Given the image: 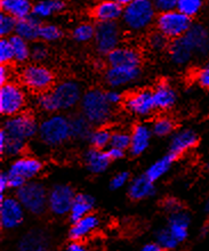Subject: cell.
Here are the masks:
<instances>
[{"label": "cell", "mask_w": 209, "mask_h": 251, "mask_svg": "<svg viewBox=\"0 0 209 251\" xmlns=\"http://www.w3.org/2000/svg\"><path fill=\"white\" fill-rule=\"evenodd\" d=\"M80 110L82 116L97 127L109 124L113 117V105L109 103L105 93L100 89H90L82 94Z\"/></svg>", "instance_id": "cell-1"}, {"label": "cell", "mask_w": 209, "mask_h": 251, "mask_svg": "<svg viewBox=\"0 0 209 251\" xmlns=\"http://www.w3.org/2000/svg\"><path fill=\"white\" fill-rule=\"evenodd\" d=\"M37 136L47 148L62 146L71 138L70 118L63 114H51L39 124Z\"/></svg>", "instance_id": "cell-2"}, {"label": "cell", "mask_w": 209, "mask_h": 251, "mask_svg": "<svg viewBox=\"0 0 209 251\" xmlns=\"http://www.w3.org/2000/svg\"><path fill=\"white\" fill-rule=\"evenodd\" d=\"M156 7L152 0H133L124 8L123 21L131 32L139 33L148 30L156 19Z\"/></svg>", "instance_id": "cell-3"}, {"label": "cell", "mask_w": 209, "mask_h": 251, "mask_svg": "<svg viewBox=\"0 0 209 251\" xmlns=\"http://www.w3.org/2000/svg\"><path fill=\"white\" fill-rule=\"evenodd\" d=\"M16 198L31 215L40 216L48 209V191L39 182L27 180L16 191Z\"/></svg>", "instance_id": "cell-4"}, {"label": "cell", "mask_w": 209, "mask_h": 251, "mask_svg": "<svg viewBox=\"0 0 209 251\" xmlns=\"http://www.w3.org/2000/svg\"><path fill=\"white\" fill-rule=\"evenodd\" d=\"M192 17L185 15L179 9L160 13L156 19L157 29L168 39L183 37L192 26Z\"/></svg>", "instance_id": "cell-5"}, {"label": "cell", "mask_w": 209, "mask_h": 251, "mask_svg": "<svg viewBox=\"0 0 209 251\" xmlns=\"http://www.w3.org/2000/svg\"><path fill=\"white\" fill-rule=\"evenodd\" d=\"M21 81L23 86L34 93H44L52 89L55 75L51 69L41 64H30L21 72Z\"/></svg>", "instance_id": "cell-6"}, {"label": "cell", "mask_w": 209, "mask_h": 251, "mask_svg": "<svg viewBox=\"0 0 209 251\" xmlns=\"http://www.w3.org/2000/svg\"><path fill=\"white\" fill-rule=\"evenodd\" d=\"M26 105V95L20 85L7 82L0 86V113L7 118L23 112Z\"/></svg>", "instance_id": "cell-7"}, {"label": "cell", "mask_w": 209, "mask_h": 251, "mask_svg": "<svg viewBox=\"0 0 209 251\" xmlns=\"http://www.w3.org/2000/svg\"><path fill=\"white\" fill-rule=\"evenodd\" d=\"M121 29L117 22H99L95 30V48L101 55L110 54L120 46Z\"/></svg>", "instance_id": "cell-8"}, {"label": "cell", "mask_w": 209, "mask_h": 251, "mask_svg": "<svg viewBox=\"0 0 209 251\" xmlns=\"http://www.w3.org/2000/svg\"><path fill=\"white\" fill-rule=\"evenodd\" d=\"M2 129L8 136L23 139V141H29L38 134L39 125L32 114L21 112L16 116L9 117L3 123Z\"/></svg>", "instance_id": "cell-9"}, {"label": "cell", "mask_w": 209, "mask_h": 251, "mask_svg": "<svg viewBox=\"0 0 209 251\" xmlns=\"http://www.w3.org/2000/svg\"><path fill=\"white\" fill-rule=\"evenodd\" d=\"M52 95L54 97L55 105L58 111H69L80 104L82 94L81 87L78 82L73 80H64L58 82L51 89Z\"/></svg>", "instance_id": "cell-10"}, {"label": "cell", "mask_w": 209, "mask_h": 251, "mask_svg": "<svg viewBox=\"0 0 209 251\" xmlns=\"http://www.w3.org/2000/svg\"><path fill=\"white\" fill-rule=\"evenodd\" d=\"M26 209L16 197L0 199V226L5 231H13L23 224Z\"/></svg>", "instance_id": "cell-11"}, {"label": "cell", "mask_w": 209, "mask_h": 251, "mask_svg": "<svg viewBox=\"0 0 209 251\" xmlns=\"http://www.w3.org/2000/svg\"><path fill=\"white\" fill-rule=\"evenodd\" d=\"M75 197L76 193L71 186L57 184L48 192V210L58 217L69 215Z\"/></svg>", "instance_id": "cell-12"}, {"label": "cell", "mask_w": 209, "mask_h": 251, "mask_svg": "<svg viewBox=\"0 0 209 251\" xmlns=\"http://www.w3.org/2000/svg\"><path fill=\"white\" fill-rule=\"evenodd\" d=\"M124 105L128 112L139 118L150 117L155 112L156 104L151 90H137L125 97Z\"/></svg>", "instance_id": "cell-13"}, {"label": "cell", "mask_w": 209, "mask_h": 251, "mask_svg": "<svg viewBox=\"0 0 209 251\" xmlns=\"http://www.w3.org/2000/svg\"><path fill=\"white\" fill-rule=\"evenodd\" d=\"M141 75L139 66H109L105 71V82L112 88H120L136 81Z\"/></svg>", "instance_id": "cell-14"}, {"label": "cell", "mask_w": 209, "mask_h": 251, "mask_svg": "<svg viewBox=\"0 0 209 251\" xmlns=\"http://www.w3.org/2000/svg\"><path fill=\"white\" fill-rule=\"evenodd\" d=\"M183 37L193 50L194 56L205 57L209 54V31L204 25L192 24Z\"/></svg>", "instance_id": "cell-15"}, {"label": "cell", "mask_w": 209, "mask_h": 251, "mask_svg": "<svg viewBox=\"0 0 209 251\" xmlns=\"http://www.w3.org/2000/svg\"><path fill=\"white\" fill-rule=\"evenodd\" d=\"M44 170V165L39 159L31 155H21L14 160L10 165L9 172L22 176L26 180H31L40 175Z\"/></svg>", "instance_id": "cell-16"}, {"label": "cell", "mask_w": 209, "mask_h": 251, "mask_svg": "<svg viewBox=\"0 0 209 251\" xmlns=\"http://www.w3.org/2000/svg\"><path fill=\"white\" fill-rule=\"evenodd\" d=\"M198 141H199V137L196 131L192 129H182V130L175 132L170 139L169 153L179 158L184 153L196 148Z\"/></svg>", "instance_id": "cell-17"}, {"label": "cell", "mask_w": 209, "mask_h": 251, "mask_svg": "<svg viewBox=\"0 0 209 251\" xmlns=\"http://www.w3.org/2000/svg\"><path fill=\"white\" fill-rule=\"evenodd\" d=\"M109 66H139L142 57L136 48L119 46L106 55Z\"/></svg>", "instance_id": "cell-18"}, {"label": "cell", "mask_w": 209, "mask_h": 251, "mask_svg": "<svg viewBox=\"0 0 209 251\" xmlns=\"http://www.w3.org/2000/svg\"><path fill=\"white\" fill-rule=\"evenodd\" d=\"M124 7L116 0H104L97 3L92 10V16L97 22H116L123 17Z\"/></svg>", "instance_id": "cell-19"}, {"label": "cell", "mask_w": 209, "mask_h": 251, "mask_svg": "<svg viewBox=\"0 0 209 251\" xmlns=\"http://www.w3.org/2000/svg\"><path fill=\"white\" fill-rule=\"evenodd\" d=\"M152 129L146 125H136L131 131V155L138 156L144 153L151 143Z\"/></svg>", "instance_id": "cell-20"}, {"label": "cell", "mask_w": 209, "mask_h": 251, "mask_svg": "<svg viewBox=\"0 0 209 251\" xmlns=\"http://www.w3.org/2000/svg\"><path fill=\"white\" fill-rule=\"evenodd\" d=\"M100 226V219L96 215L90 212L89 215L85 216L79 221L73 222L71 228L69 231V236L71 240H79L82 241L83 239L93 234Z\"/></svg>", "instance_id": "cell-21"}, {"label": "cell", "mask_w": 209, "mask_h": 251, "mask_svg": "<svg viewBox=\"0 0 209 251\" xmlns=\"http://www.w3.org/2000/svg\"><path fill=\"white\" fill-rule=\"evenodd\" d=\"M153 100H155L156 109L158 111H168L175 105L177 95L172 86L168 82L161 81L152 90Z\"/></svg>", "instance_id": "cell-22"}, {"label": "cell", "mask_w": 209, "mask_h": 251, "mask_svg": "<svg viewBox=\"0 0 209 251\" xmlns=\"http://www.w3.org/2000/svg\"><path fill=\"white\" fill-rule=\"evenodd\" d=\"M191 217L186 211L182 210L170 214L168 229L180 243H183L189 236Z\"/></svg>", "instance_id": "cell-23"}, {"label": "cell", "mask_w": 209, "mask_h": 251, "mask_svg": "<svg viewBox=\"0 0 209 251\" xmlns=\"http://www.w3.org/2000/svg\"><path fill=\"white\" fill-rule=\"evenodd\" d=\"M83 161H85V165L89 173L94 174V175H99L109 168L112 160L110 159L107 152L104 150L92 148L85 153Z\"/></svg>", "instance_id": "cell-24"}, {"label": "cell", "mask_w": 209, "mask_h": 251, "mask_svg": "<svg viewBox=\"0 0 209 251\" xmlns=\"http://www.w3.org/2000/svg\"><path fill=\"white\" fill-rule=\"evenodd\" d=\"M156 194L155 182H152L148 176L142 175L134 178L128 187V195L131 200L141 201L151 198Z\"/></svg>", "instance_id": "cell-25"}, {"label": "cell", "mask_w": 209, "mask_h": 251, "mask_svg": "<svg viewBox=\"0 0 209 251\" xmlns=\"http://www.w3.org/2000/svg\"><path fill=\"white\" fill-rule=\"evenodd\" d=\"M48 247H50V238L46 232L41 229H33L26 233L19 243V249L22 251H44Z\"/></svg>", "instance_id": "cell-26"}, {"label": "cell", "mask_w": 209, "mask_h": 251, "mask_svg": "<svg viewBox=\"0 0 209 251\" xmlns=\"http://www.w3.org/2000/svg\"><path fill=\"white\" fill-rule=\"evenodd\" d=\"M94 204H95V201H94L92 195L85 193L76 194L69 212L70 222H77L82 217H85V216L89 215L93 210Z\"/></svg>", "instance_id": "cell-27"}, {"label": "cell", "mask_w": 209, "mask_h": 251, "mask_svg": "<svg viewBox=\"0 0 209 251\" xmlns=\"http://www.w3.org/2000/svg\"><path fill=\"white\" fill-rule=\"evenodd\" d=\"M26 149V141L12 137L7 135V132L1 129L0 131V154L9 158H17L23 154Z\"/></svg>", "instance_id": "cell-28"}, {"label": "cell", "mask_w": 209, "mask_h": 251, "mask_svg": "<svg viewBox=\"0 0 209 251\" xmlns=\"http://www.w3.org/2000/svg\"><path fill=\"white\" fill-rule=\"evenodd\" d=\"M40 26L41 24L39 22V19L34 15H29L17 20L15 34L22 37L23 39L27 41H34L39 39Z\"/></svg>", "instance_id": "cell-29"}, {"label": "cell", "mask_w": 209, "mask_h": 251, "mask_svg": "<svg viewBox=\"0 0 209 251\" xmlns=\"http://www.w3.org/2000/svg\"><path fill=\"white\" fill-rule=\"evenodd\" d=\"M169 56L176 65H185L192 60L194 53L184 37H180L174 39L169 46Z\"/></svg>", "instance_id": "cell-30"}, {"label": "cell", "mask_w": 209, "mask_h": 251, "mask_svg": "<svg viewBox=\"0 0 209 251\" xmlns=\"http://www.w3.org/2000/svg\"><path fill=\"white\" fill-rule=\"evenodd\" d=\"M32 0H0L1 12L20 20L32 14Z\"/></svg>", "instance_id": "cell-31"}, {"label": "cell", "mask_w": 209, "mask_h": 251, "mask_svg": "<svg viewBox=\"0 0 209 251\" xmlns=\"http://www.w3.org/2000/svg\"><path fill=\"white\" fill-rule=\"evenodd\" d=\"M65 8L64 0H37L33 3L32 7V15L38 19H47L63 12Z\"/></svg>", "instance_id": "cell-32"}, {"label": "cell", "mask_w": 209, "mask_h": 251, "mask_svg": "<svg viewBox=\"0 0 209 251\" xmlns=\"http://www.w3.org/2000/svg\"><path fill=\"white\" fill-rule=\"evenodd\" d=\"M176 159V156H174L172 153H168V154L160 158L158 161L152 163V165L148 168V170H146L145 175L148 176L152 182L156 183L157 180H159L161 177L165 176L166 174L169 172L170 167H172Z\"/></svg>", "instance_id": "cell-33"}, {"label": "cell", "mask_w": 209, "mask_h": 251, "mask_svg": "<svg viewBox=\"0 0 209 251\" xmlns=\"http://www.w3.org/2000/svg\"><path fill=\"white\" fill-rule=\"evenodd\" d=\"M92 124L86 119L82 114L73 116L70 118V130H71V138L77 141L88 139L92 134Z\"/></svg>", "instance_id": "cell-34"}, {"label": "cell", "mask_w": 209, "mask_h": 251, "mask_svg": "<svg viewBox=\"0 0 209 251\" xmlns=\"http://www.w3.org/2000/svg\"><path fill=\"white\" fill-rule=\"evenodd\" d=\"M9 40L14 51V61L17 63H24L31 58V48L27 44L29 41L17 36V34L10 37Z\"/></svg>", "instance_id": "cell-35"}, {"label": "cell", "mask_w": 209, "mask_h": 251, "mask_svg": "<svg viewBox=\"0 0 209 251\" xmlns=\"http://www.w3.org/2000/svg\"><path fill=\"white\" fill-rule=\"evenodd\" d=\"M111 137H112V131L109 129L100 127L96 130H93L90 134L88 142L92 145V148L104 150L111 144Z\"/></svg>", "instance_id": "cell-36"}, {"label": "cell", "mask_w": 209, "mask_h": 251, "mask_svg": "<svg viewBox=\"0 0 209 251\" xmlns=\"http://www.w3.org/2000/svg\"><path fill=\"white\" fill-rule=\"evenodd\" d=\"M95 30H96V26H94L93 24H90L88 22L80 23L75 27V29H73L72 38L77 41V43H80V44L89 43V41L94 40V37H95Z\"/></svg>", "instance_id": "cell-37"}, {"label": "cell", "mask_w": 209, "mask_h": 251, "mask_svg": "<svg viewBox=\"0 0 209 251\" xmlns=\"http://www.w3.org/2000/svg\"><path fill=\"white\" fill-rule=\"evenodd\" d=\"M151 129L153 134L158 137H166V136L172 135L175 130V123L172 118L161 116L155 120Z\"/></svg>", "instance_id": "cell-38"}, {"label": "cell", "mask_w": 209, "mask_h": 251, "mask_svg": "<svg viewBox=\"0 0 209 251\" xmlns=\"http://www.w3.org/2000/svg\"><path fill=\"white\" fill-rule=\"evenodd\" d=\"M63 37V31L55 24H41L39 39L46 43H54Z\"/></svg>", "instance_id": "cell-39"}, {"label": "cell", "mask_w": 209, "mask_h": 251, "mask_svg": "<svg viewBox=\"0 0 209 251\" xmlns=\"http://www.w3.org/2000/svg\"><path fill=\"white\" fill-rule=\"evenodd\" d=\"M204 6V0H179L176 9L185 15L193 17L199 14Z\"/></svg>", "instance_id": "cell-40"}, {"label": "cell", "mask_w": 209, "mask_h": 251, "mask_svg": "<svg viewBox=\"0 0 209 251\" xmlns=\"http://www.w3.org/2000/svg\"><path fill=\"white\" fill-rule=\"evenodd\" d=\"M156 241L159 243L162 250H174L179 247V245H181V243L175 239V236L170 233L168 227L160 229V231L157 233Z\"/></svg>", "instance_id": "cell-41"}, {"label": "cell", "mask_w": 209, "mask_h": 251, "mask_svg": "<svg viewBox=\"0 0 209 251\" xmlns=\"http://www.w3.org/2000/svg\"><path fill=\"white\" fill-rule=\"evenodd\" d=\"M16 24L17 19L9 14L1 12L0 14V36L1 38L9 37L12 33H15Z\"/></svg>", "instance_id": "cell-42"}, {"label": "cell", "mask_w": 209, "mask_h": 251, "mask_svg": "<svg viewBox=\"0 0 209 251\" xmlns=\"http://www.w3.org/2000/svg\"><path fill=\"white\" fill-rule=\"evenodd\" d=\"M37 105L41 111H44V112H47V113L57 112L54 97L52 95L51 90L39 94V96L37 97Z\"/></svg>", "instance_id": "cell-43"}, {"label": "cell", "mask_w": 209, "mask_h": 251, "mask_svg": "<svg viewBox=\"0 0 209 251\" xmlns=\"http://www.w3.org/2000/svg\"><path fill=\"white\" fill-rule=\"evenodd\" d=\"M131 132L124 131V130H116L112 131V137H111V144L110 146H114V148L121 149L124 151H127L131 148Z\"/></svg>", "instance_id": "cell-44"}, {"label": "cell", "mask_w": 209, "mask_h": 251, "mask_svg": "<svg viewBox=\"0 0 209 251\" xmlns=\"http://www.w3.org/2000/svg\"><path fill=\"white\" fill-rule=\"evenodd\" d=\"M148 45L152 50L161 51L168 46V38L160 31H157V32H153L149 36Z\"/></svg>", "instance_id": "cell-45"}, {"label": "cell", "mask_w": 209, "mask_h": 251, "mask_svg": "<svg viewBox=\"0 0 209 251\" xmlns=\"http://www.w3.org/2000/svg\"><path fill=\"white\" fill-rule=\"evenodd\" d=\"M14 61V51L8 38H1L0 40V63L9 64Z\"/></svg>", "instance_id": "cell-46"}, {"label": "cell", "mask_w": 209, "mask_h": 251, "mask_svg": "<svg viewBox=\"0 0 209 251\" xmlns=\"http://www.w3.org/2000/svg\"><path fill=\"white\" fill-rule=\"evenodd\" d=\"M48 57V50L43 44H36L31 48V58L36 62L40 63Z\"/></svg>", "instance_id": "cell-47"}, {"label": "cell", "mask_w": 209, "mask_h": 251, "mask_svg": "<svg viewBox=\"0 0 209 251\" xmlns=\"http://www.w3.org/2000/svg\"><path fill=\"white\" fill-rule=\"evenodd\" d=\"M130 177H131L130 173H127V172L118 173L117 175H114L113 178L111 179L110 188L113 191L120 190L121 187H124L125 185H126L128 180H130Z\"/></svg>", "instance_id": "cell-48"}, {"label": "cell", "mask_w": 209, "mask_h": 251, "mask_svg": "<svg viewBox=\"0 0 209 251\" xmlns=\"http://www.w3.org/2000/svg\"><path fill=\"white\" fill-rule=\"evenodd\" d=\"M196 80L200 87L209 88V63L198 70L196 73Z\"/></svg>", "instance_id": "cell-49"}, {"label": "cell", "mask_w": 209, "mask_h": 251, "mask_svg": "<svg viewBox=\"0 0 209 251\" xmlns=\"http://www.w3.org/2000/svg\"><path fill=\"white\" fill-rule=\"evenodd\" d=\"M162 208L165 209V211H167L170 215V214H174V212L182 210L183 205L175 198H167L162 201Z\"/></svg>", "instance_id": "cell-50"}, {"label": "cell", "mask_w": 209, "mask_h": 251, "mask_svg": "<svg viewBox=\"0 0 209 251\" xmlns=\"http://www.w3.org/2000/svg\"><path fill=\"white\" fill-rule=\"evenodd\" d=\"M152 1L155 3L156 9L159 10L160 13H162L176 9L177 1H179V0H152Z\"/></svg>", "instance_id": "cell-51"}, {"label": "cell", "mask_w": 209, "mask_h": 251, "mask_svg": "<svg viewBox=\"0 0 209 251\" xmlns=\"http://www.w3.org/2000/svg\"><path fill=\"white\" fill-rule=\"evenodd\" d=\"M8 182H9V190L17 191L19 188L22 187L27 180L26 178H23L22 176L8 172Z\"/></svg>", "instance_id": "cell-52"}, {"label": "cell", "mask_w": 209, "mask_h": 251, "mask_svg": "<svg viewBox=\"0 0 209 251\" xmlns=\"http://www.w3.org/2000/svg\"><path fill=\"white\" fill-rule=\"evenodd\" d=\"M106 95V99L109 100V103L111 105L116 106V105H119L120 103L124 102V96L121 95L120 92H118V90H110V92L105 93Z\"/></svg>", "instance_id": "cell-53"}, {"label": "cell", "mask_w": 209, "mask_h": 251, "mask_svg": "<svg viewBox=\"0 0 209 251\" xmlns=\"http://www.w3.org/2000/svg\"><path fill=\"white\" fill-rule=\"evenodd\" d=\"M12 78V71H10L8 64H1L0 66V86L10 81Z\"/></svg>", "instance_id": "cell-54"}, {"label": "cell", "mask_w": 209, "mask_h": 251, "mask_svg": "<svg viewBox=\"0 0 209 251\" xmlns=\"http://www.w3.org/2000/svg\"><path fill=\"white\" fill-rule=\"evenodd\" d=\"M8 190H9L8 173H1V175H0V199L6 197L5 192Z\"/></svg>", "instance_id": "cell-55"}, {"label": "cell", "mask_w": 209, "mask_h": 251, "mask_svg": "<svg viewBox=\"0 0 209 251\" xmlns=\"http://www.w3.org/2000/svg\"><path fill=\"white\" fill-rule=\"evenodd\" d=\"M106 152H107V154H109L110 159L112 160V161H116V160H120L121 158H124V155H125L124 150L114 148V146H110V148L107 149Z\"/></svg>", "instance_id": "cell-56"}, {"label": "cell", "mask_w": 209, "mask_h": 251, "mask_svg": "<svg viewBox=\"0 0 209 251\" xmlns=\"http://www.w3.org/2000/svg\"><path fill=\"white\" fill-rule=\"evenodd\" d=\"M67 250L69 251H85L86 246L79 240H71V242L67 246Z\"/></svg>", "instance_id": "cell-57"}, {"label": "cell", "mask_w": 209, "mask_h": 251, "mask_svg": "<svg viewBox=\"0 0 209 251\" xmlns=\"http://www.w3.org/2000/svg\"><path fill=\"white\" fill-rule=\"evenodd\" d=\"M143 251H161L162 248L160 247V245L158 242H149L146 243V245L143 246L142 248Z\"/></svg>", "instance_id": "cell-58"}, {"label": "cell", "mask_w": 209, "mask_h": 251, "mask_svg": "<svg viewBox=\"0 0 209 251\" xmlns=\"http://www.w3.org/2000/svg\"><path fill=\"white\" fill-rule=\"evenodd\" d=\"M208 234H209V224L206 223V224H204L200 228V238L201 239L207 238Z\"/></svg>", "instance_id": "cell-59"}, {"label": "cell", "mask_w": 209, "mask_h": 251, "mask_svg": "<svg viewBox=\"0 0 209 251\" xmlns=\"http://www.w3.org/2000/svg\"><path fill=\"white\" fill-rule=\"evenodd\" d=\"M116 1L118 3H120V5L123 7H126L127 5H130V3L133 1V0H116Z\"/></svg>", "instance_id": "cell-60"}, {"label": "cell", "mask_w": 209, "mask_h": 251, "mask_svg": "<svg viewBox=\"0 0 209 251\" xmlns=\"http://www.w3.org/2000/svg\"><path fill=\"white\" fill-rule=\"evenodd\" d=\"M204 211L206 212V214L209 215V197L206 199V201H205V204H204Z\"/></svg>", "instance_id": "cell-61"}, {"label": "cell", "mask_w": 209, "mask_h": 251, "mask_svg": "<svg viewBox=\"0 0 209 251\" xmlns=\"http://www.w3.org/2000/svg\"><path fill=\"white\" fill-rule=\"evenodd\" d=\"M206 168H207V170L209 172V160H208V162H207V165H206Z\"/></svg>", "instance_id": "cell-62"}, {"label": "cell", "mask_w": 209, "mask_h": 251, "mask_svg": "<svg viewBox=\"0 0 209 251\" xmlns=\"http://www.w3.org/2000/svg\"><path fill=\"white\" fill-rule=\"evenodd\" d=\"M64 1H65V0H64Z\"/></svg>", "instance_id": "cell-63"}]
</instances>
